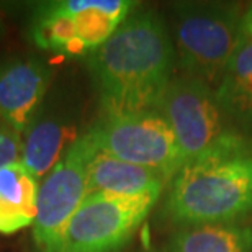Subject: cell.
Returning a JSON list of instances; mask_svg holds the SVG:
<instances>
[{
    "label": "cell",
    "mask_w": 252,
    "mask_h": 252,
    "mask_svg": "<svg viewBox=\"0 0 252 252\" xmlns=\"http://www.w3.org/2000/svg\"><path fill=\"white\" fill-rule=\"evenodd\" d=\"M174 44L154 12L128 15L112 36L87 56L102 115L156 110L174 79Z\"/></svg>",
    "instance_id": "1"
},
{
    "label": "cell",
    "mask_w": 252,
    "mask_h": 252,
    "mask_svg": "<svg viewBox=\"0 0 252 252\" xmlns=\"http://www.w3.org/2000/svg\"><path fill=\"white\" fill-rule=\"evenodd\" d=\"M251 213L252 139L234 129L185 162L165 198V215L177 224L236 223Z\"/></svg>",
    "instance_id": "2"
},
{
    "label": "cell",
    "mask_w": 252,
    "mask_h": 252,
    "mask_svg": "<svg viewBox=\"0 0 252 252\" xmlns=\"http://www.w3.org/2000/svg\"><path fill=\"white\" fill-rule=\"evenodd\" d=\"M172 23L175 48L187 75L210 85L220 84L244 36L239 8L216 2L175 3Z\"/></svg>",
    "instance_id": "3"
},
{
    "label": "cell",
    "mask_w": 252,
    "mask_h": 252,
    "mask_svg": "<svg viewBox=\"0 0 252 252\" xmlns=\"http://www.w3.org/2000/svg\"><path fill=\"white\" fill-rule=\"evenodd\" d=\"M129 0H63L44 5L32 23L38 48L64 56H84L107 41L125 22Z\"/></svg>",
    "instance_id": "4"
},
{
    "label": "cell",
    "mask_w": 252,
    "mask_h": 252,
    "mask_svg": "<svg viewBox=\"0 0 252 252\" xmlns=\"http://www.w3.org/2000/svg\"><path fill=\"white\" fill-rule=\"evenodd\" d=\"M97 151L159 170L172 180L185 159L172 128L156 110L128 115H102L87 131Z\"/></svg>",
    "instance_id": "5"
},
{
    "label": "cell",
    "mask_w": 252,
    "mask_h": 252,
    "mask_svg": "<svg viewBox=\"0 0 252 252\" xmlns=\"http://www.w3.org/2000/svg\"><path fill=\"white\" fill-rule=\"evenodd\" d=\"M158 196L90 193L70 218L58 252H118L154 208Z\"/></svg>",
    "instance_id": "6"
},
{
    "label": "cell",
    "mask_w": 252,
    "mask_h": 252,
    "mask_svg": "<svg viewBox=\"0 0 252 252\" xmlns=\"http://www.w3.org/2000/svg\"><path fill=\"white\" fill-rule=\"evenodd\" d=\"M95 154L94 141L84 133L39 184L33 238L41 252L59 251L70 218L89 195V164Z\"/></svg>",
    "instance_id": "7"
},
{
    "label": "cell",
    "mask_w": 252,
    "mask_h": 252,
    "mask_svg": "<svg viewBox=\"0 0 252 252\" xmlns=\"http://www.w3.org/2000/svg\"><path fill=\"white\" fill-rule=\"evenodd\" d=\"M156 112L170 125L185 162L208 151L229 131L216 92L210 84L187 74L170 80Z\"/></svg>",
    "instance_id": "8"
},
{
    "label": "cell",
    "mask_w": 252,
    "mask_h": 252,
    "mask_svg": "<svg viewBox=\"0 0 252 252\" xmlns=\"http://www.w3.org/2000/svg\"><path fill=\"white\" fill-rule=\"evenodd\" d=\"M51 85V67L36 58L12 56L0 61V118L23 134Z\"/></svg>",
    "instance_id": "9"
},
{
    "label": "cell",
    "mask_w": 252,
    "mask_h": 252,
    "mask_svg": "<svg viewBox=\"0 0 252 252\" xmlns=\"http://www.w3.org/2000/svg\"><path fill=\"white\" fill-rule=\"evenodd\" d=\"M79 136L74 117L49 94L22 134L20 160L38 180H43Z\"/></svg>",
    "instance_id": "10"
},
{
    "label": "cell",
    "mask_w": 252,
    "mask_h": 252,
    "mask_svg": "<svg viewBox=\"0 0 252 252\" xmlns=\"http://www.w3.org/2000/svg\"><path fill=\"white\" fill-rule=\"evenodd\" d=\"M170 179L159 170L126 162L97 151L89 164L87 191L117 196H158Z\"/></svg>",
    "instance_id": "11"
},
{
    "label": "cell",
    "mask_w": 252,
    "mask_h": 252,
    "mask_svg": "<svg viewBox=\"0 0 252 252\" xmlns=\"http://www.w3.org/2000/svg\"><path fill=\"white\" fill-rule=\"evenodd\" d=\"M38 190V179L22 160L0 169V234L10 236L34 224Z\"/></svg>",
    "instance_id": "12"
},
{
    "label": "cell",
    "mask_w": 252,
    "mask_h": 252,
    "mask_svg": "<svg viewBox=\"0 0 252 252\" xmlns=\"http://www.w3.org/2000/svg\"><path fill=\"white\" fill-rule=\"evenodd\" d=\"M216 92L226 117L252 128V39L243 36L221 75Z\"/></svg>",
    "instance_id": "13"
},
{
    "label": "cell",
    "mask_w": 252,
    "mask_h": 252,
    "mask_svg": "<svg viewBox=\"0 0 252 252\" xmlns=\"http://www.w3.org/2000/svg\"><path fill=\"white\" fill-rule=\"evenodd\" d=\"M252 226L238 223L198 224L179 231L170 241V252H249Z\"/></svg>",
    "instance_id": "14"
},
{
    "label": "cell",
    "mask_w": 252,
    "mask_h": 252,
    "mask_svg": "<svg viewBox=\"0 0 252 252\" xmlns=\"http://www.w3.org/2000/svg\"><path fill=\"white\" fill-rule=\"evenodd\" d=\"M22 158V134L0 118V169Z\"/></svg>",
    "instance_id": "15"
},
{
    "label": "cell",
    "mask_w": 252,
    "mask_h": 252,
    "mask_svg": "<svg viewBox=\"0 0 252 252\" xmlns=\"http://www.w3.org/2000/svg\"><path fill=\"white\" fill-rule=\"evenodd\" d=\"M243 30H244L246 36H249L252 39V5H251L249 10L246 12V15L243 17Z\"/></svg>",
    "instance_id": "16"
},
{
    "label": "cell",
    "mask_w": 252,
    "mask_h": 252,
    "mask_svg": "<svg viewBox=\"0 0 252 252\" xmlns=\"http://www.w3.org/2000/svg\"><path fill=\"white\" fill-rule=\"evenodd\" d=\"M2 33H3V25H2V22H0V36H2Z\"/></svg>",
    "instance_id": "17"
},
{
    "label": "cell",
    "mask_w": 252,
    "mask_h": 252,
    "mask_svg": "<svg viewBox=\"0 0 252 252\" xmlns=\"http://www.w3.org/2000/svg\"><path fill=\"white\" fill-rule=\"evenodd\" d=\"M151 252H167V251H151Z\"/></svg>",
    "instance_id": "18"
}]
</instances>
